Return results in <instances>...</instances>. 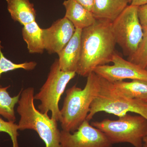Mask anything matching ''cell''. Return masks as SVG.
Wrapping results in <instances>:
<instances>
[{
	"instance_id": "6da1fadb",
	"label": "cell",
	"mask_w": 147,
	"mask_h": 147,
	"mask_svg": "<svg viewBox=\"0 0 147 147\" xmlns=\"http://www.w3.org/2000/svg\"><path fill=\"white\" fill-rule=\"evenodd\" d=\"M112 23L96 19L92 26L82 30L81 57L76 71L80 76L87 77L98 67L112 62L117 44Z\"/></svg>"
},
{
	"instance_id": "7a4b0ae2",
	"label": "cell",
	"mask_w": 147,
	"mask_h": 147,
	"mask_svg": "<svg viewBox=\"0 0 147 147\" xmlns=\"http://www.w3.org/2000/svg\"><path fill=\"white\" fill-rule=\"evenodd\" d=\"M100 76L95 72L90 73L83 89L74 85L66 91L59 122L62 130L73 132L86 118L92 102L100 90Z\"/></svg>"
},
{
	"instance_id": "3957f363",
	"label": "cell",
	"mask_w": 147,
	"mask_h": 147,
	"mask_svg": "<svg viewBox=\"0 0 147 147\" xmlns=\"http://www.w3.org/2000/svg\"><path fill=\"white\" fill-rule=\"evenodd\" d=\"M34 95V89L32 87L22 90L16 110L20 116L18 130L36 131L45 147H62L58 121L50 117L48 113H42L36 108Z\"/></svg>"
},
{
	"instance_id": "277c9868",
	"label": "cell",
	"mask_w": 147,
	"mask_h": 147,
	"mask_svg": "<svg viewBox=\"0 0 147 147\" xmlns=\"http://www.w3.org/2000/svg\"><path fill=\"white\" fill-rule=\"evenodd\" d=\"M100 78V90L91 105L87 121H90L99 112H105L119 117L133 113L147 119V102L125 96L114 88L112 83Z\"/></svg>"
},
{
	"instance_id": "5b68a950",
	"label": "cell",
	"mask_w": 147,
	"mask_h": 147,
	"mask_svg": "<svg viewBox=\"0 0 147 147\" xmlns=\"http://www.w3.org/2000/svg\"><path fill=\"white\" fill-rule=\"evenodd\" d=\"M91 124L102 131L113 145L128 143L134 147H142L147 132V119L139 115L127 114L117 120L105 119Z\"/></svg>"
},
{
	"instance_id": "8992f818",
	"label": "cell",
	"mask_w": 147,
	"mask_h": 147,
	"mask_svg": "<svg viewBox=\"0 0 147 147\" xmlns=\"http://www.w3.org/2000/svg\"><path fill=\"white\" fill-rule=\"evenodd\" d=\"M76 72L62 70L58 59L52 64L47 79L39 92L34 95V99L40 103L38 109L42 113L51 112L52 118L59 121L61 117L59 102L67 84L75 77Z\"/></svg>"
},
{
	"instance_id": "52a82bcc",
	"label": "cell",
	"mask_w": 147,
	"mask_h": 147,
	"mask_svg": "<svg viewBox=\"0 0 147 147\" xmlns=\"http://www.w3.org/2000/svg\"><path fill=\"white\" fill-rule=\"evenodd\" d=\"M116 43L127 57L137 50L144 36L138 14V6L129 5L112 22Z\"/></svg>"
},
{
	"instance_id": "ba28073f",
	"label": "cell",
	"mask_w": 147,
	"mask_h": 147,
	"mask_svg": "<svg viewBox=\"0 0 147 147\" xmlns=\"http://www.w3.org/2000/svg\"><path fill=\"white\" fill-rule=\"evenodd\" d=\"M62 147H113V144L102 131L84 121L73 132L61 131Z\"/></svg>"
},
{
	"instance_id": "9c48e42d",
	"label": "cell",
	"mask_w": 147,
	"mask_h": 147,
	"mask_svg": "<svg viewBox=\"0 0 147 147\" xmlns=\"http://www.w3.org/2000/svg\"><path fill=\"white\" fill-rule=\"evenodd\" d=\"M113 65H105L98 67L94 72L111 83L125 79L147 82V69L123 59L116 53L113 56Z\"/></svg>"
},
{
	"instance_id": "30bf717a",
	"label": "cell",
	"mask_w": 147,
	"mask_h": 147,
	"mask_svg": "<svg viewBox=\"0 0 147 147\" xmlns=\"http://www.w3.org/2000/svg\"><path fill=\"white\" fill-rule=\"evenodd\" d=\"M75 27L67 18L64 17L46 29H42L45 50L48 54H57L65 47L75 31Z\"/></svg>"
},
{
	"instance_id": "8fae6325",
	"label": "cell",
	"mask_w": 147,
	"mask_h": 147,
	"mask_svg": "<svg viewBox=\"0 0 147 147\" xmlns=\"http://www.w3.org/2000/svg\"><path fill=\"white\" fill-rule=\"evenodd\" d=\"M82 30L76 29L71 39L57 54L59 65L63 71L76 72L81 57Z\"/></svg>"
},
{
	"instance_id": "7c38bea8",
	"label": "cell",
	"mask_w": 147,
	"mask_h": 147,
	"mask_svg": "<svg viewBox=\"0 0 147 147\" xmlns=\"http://www.w3.org/2000/svg\"><path fill=\"white\" fill-rule=\"evenodd\" d=\"M63 5L65 9V17L73 24L75 29L83 30L96 21L92 11L74 0H65Z\"/></svg>"
},
{
	"instance_id": "4fadbf2b",
	"label": "cell",
	"mask_w": 147,
	"mask_h": 147,
	"mask_svg": "<svg viewBox=\"0 0 147 147\" xmlns=\"http://www.w3.org/2000/svg\"><path fill=\"white\" fill-rule=\"evenodd\" d=\"M128 3V0H94L92 12L96 19L113 22Z\"/></svg>"
},
{
	"instance_id": "5bb4252c",
	"label": "cell",
	"mask_w": 147,
	"mask_h": 147,
	"mask_svg": "<svg viewBox=\"0 0 147 147\" xmlns=\"http://www.w3.org/2000/svg\"><path fill=\"white\" fill-rule=\"evenodd\" d=\"M7 9L13 21L23 26L36 21V11L30 0H6Z\"/></svg>"
},
{
	"instance_id": "9a60e30c",
	"label": "cell",
	"mask_w": 147,
	"mask_h": 147,
	"mask_svg": "<svg viewBox=\"0 0 147 147\" xmlns=\"http://www.w3.org/2000/svg\"><path fill=\"white\" fill-rule=\"evenodd\" d=\"M23 39L27 43L29 53L30 54H42L45 49L42 29L36 21L24 26L22 29Z\"/></svg>"
},
{
	"instance_id": "2e32d148",
	"label": "cell",
	"mask_w": 147,
	"mask_h": 147,
	"mask_svg": "<svg viewBox=\"0 0 147 147\" xmlns=\"http://www.w3.org/2000/svg\"><path fill=\"white\" fill-rule=\"evenodd\" d=\"M112 84L114 88L125 96L147 102V82L134 80L130 82L122 81Z\"/></svg>"
},
{
	"instance_id": "e0dca14e",
	"label": "cell",
	"mask_w": 147,
	"mask_h": 147,
	"mask_svg": "<svg viewBox=\"0 0 147 147\" xmlns=\"http://www.w3.org/2000/svg\"><path fill=\"white\" fill-rule=\"evenodd\" d=\"M10 86L0 87V115L8 121L15 122L16 120L14 107L18 103L22 90L16 96L11 97L7 92Z\"/></svg>"
},
{
	"instance_id": "ac0fdd59",
	"label": "cell",
	"mask_w": 147,
	"mask_h": 147,
	"mask_svg": "<svg viewBox=\"0 0 147 147\" xmlns=\"http://www.w3.org/2000/svg\"><path fill=\"white\" fill-rule=\"evenodd\" d=\"M2 48L0 41V78L2 74L5 72L19 69L30 71L34 69L36 66L37 63L35 61L26 62L19 64L13 63L5 57L2 52Z\"/></svg>"
},
{
	"instance_id": "d6986e66",
	"label": "cell",
	"mask_w": 147,
	"mask_h": 147,
	"mask_svg": "<svg viewBox=\"0 0 147 147\" xmlns=\"http://www.w3.org/2000/svg\"><path fill=\"white\" fill-rule=\"evenodd\" d=\"M127 60L142 68L147 67V35L144 36L137 50L127 57Z\"/></svg>"
},
{
	"instance_id": "ffe728a7",
	"label": "cell",
	"mask_w": 147,
	"mask_h": 147,
	"mask_svg": "<svg viewBox=\"0 0 147 147\" xmlns=\"http://www.w3.org/2000/svg\"><path fill=\"white\" fill-rule=\"evenodd\" d=\"M18 124L15 122L6 121L0 118V132L7 133L10 136L13 147H19L18 141L19 136Z\"/></svg>"
},
{
	"instance_id": "44dd1931",
	"label": "cell",
	"mask_w": 147,
	"mask_h": 147,
	"mask_svg": "<svg viewBox=\"0 0 147 147\" xmlns=\"http://www.w3.org/2000/svg\"><path fill=\"white\" fill-rule=\"evenodd\" d=\"M138 14L142 27L147 25V4L138 6Z\"/></svg>"
},
{
	"instance_id": "7402d4cb",
	"label": "cell",
	"mask_w": 147,
	"mask_h": 147,
	"mask_svg": "<svg viewBox=\"0 0 147 147\" xmlns=\"http://www.w3.org/2000/svg\"><path fill=\"white\" fill-rule=\"evenodd\" d=\"M86 8L88 10L92 11L93 5L94 0H74Z\"/></svg>"
},
{
	"instance_id": "603a6c76",
	"label": "cell",
	"mask_w": 147,
	"mask_h": 147,
	"mask_svg": "<svg viewBox=\"0 0 147 147\" xmlns=\"http://www.w3.org/2000/svg\"><path fill=\"white\" fill-rule=\"evenodd\" d=\"M146 4H147V0H132L130 5L139 6Z\"/></svg>"
},
{
	"instance_id": "cb8c5ba5",
	"label": "cell",
	"mask_w": 147,
	"mask_h": 147,
	"mask_svg": "<svg viewBox=\"0 0 147 147\" xmlns=\"http://www.w3.org/2000/svg\"><path fill=\"white\" fill-rule=\"evenodd\" d=\"M143 32H144V36L147 35V25L143 27Z\"/></svg>"
},
{
	"instance_id": "d4e9b609",
	"label": "cell",
	"mask_w": 147,
	"mask_h": 147,
	"mask_svg": "<svg viewBox=\"0 0 147 147\" xmlns=\"http://www.w3.org/2000/svg\"><path fill=\"white\" fill-rule=\"evenodd\" d=\"M143 142H144V144L146 146V147H147V132L144 138V140H143Z\"/></svg>"
},
{
	"instance_id": "484cf974",
	"label": "cell",
	"mask_w": 147,
	"mask_h": 147,
	"mask_svg": "<svg viewBox=\"0 0 147 147\" xmlns=\"http://www.w3.org/2000/svg\"><path fill=\"white\" fill-rule=\"evenodd\" d=\"M131 1H132V0H128L129 3L130 4V3H131Z\"/></svg>"
},
{
	"instance_id": "4316f807",
	"label": "cell",
	"mask_w": 147,
	"mask_h": 147,
	"mask_svg": "<svg viewBox=\"0 0 147 147\" xmlns=\"http://www.w3.org/2000/svg\"><path fill=\"white\" fill-rule=\"evenodd\" d=\"M146 147V146L144 144V145H143V147Z\"/></svg>"
},
{
	"instance_id": "83f0119b",
	"label": "cell",
	"mask_w": 147,
	"mask_h": 147,
	"mask_svg": "<svg viewBox=\"0 0 147 147\" xmlns=\"http://www.w3.org/2000/svg\"><path fill=\"white\" fill-rule=\"evenodd\" d=\"M146 69H147V68H146Z\"/></svg>"
}]
</instances>
